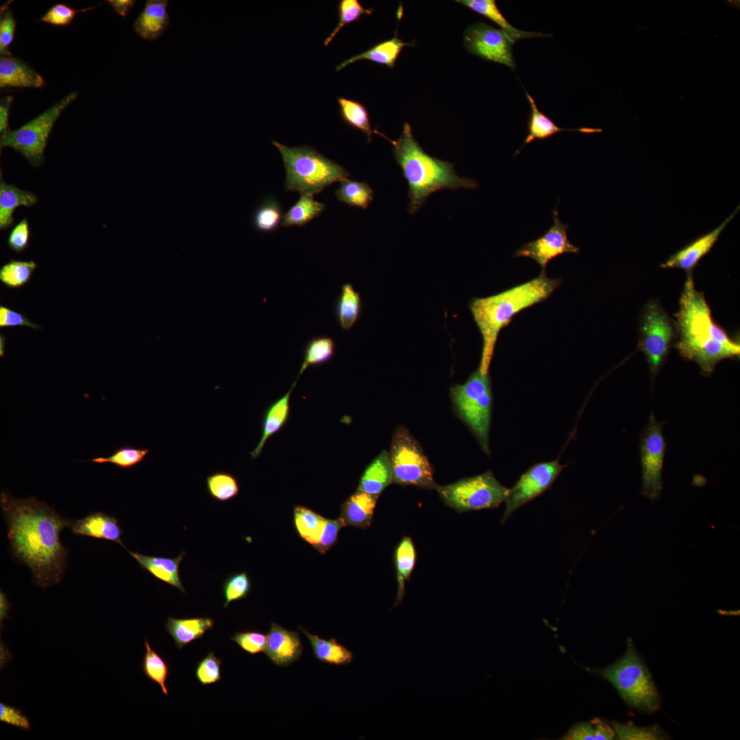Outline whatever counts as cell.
I'll return each mask as SVG.
<instances>
[{"label": "cell", "mask_w": 740, "mask_h": 740, "mask_svg": "<svg viewBox=\"0 0 740 740\" xmlns=\"http://www.w3.org/2000/svg\"><path fill=\"white\" fill-rule=\"evenodd\" d=\"M0 504L11 549L29 567L35 584L45 588L60 582L68 552L60 534L73 522L34 497L17 499L2 491Z\"/></svg>", "instance_id": "6da1fadb"}, {"label": "cell", "mask_w": 740, "mask_h": 740, "mask_svg": "<svg viewBox=\"0 0 740 740\" xmlns=\"http://www.w3.org/2000/svg\"><path fill=\"white\" fill-rule=\"evenodd\" d=\"M675 314L676 349L689 361L696 362L703 375L709 376L721 360L740 355V344L712 319L704 293L696 290L692 273L687 275Z\"/></svg>", "instance_id": "7a4b0ae2"}, {"label": "cell", "mask_w": 740, "mask_h": 740, "mask_svg": "<svg viewBox=\"0 0 740 740\" xmlns=\"http://www.w3.org/2000/svg\"><path fill=\"white\" fill-rule=\"evenodd\" d=\"M560 278H547L541 273L536 278L485 297L473 298L469 308L482 338L481 359L478 369L489 374L498 335L513 317L547 299L560 286Z\"/></svg>", "instance_id": "3957f363"}, {"label": "cell", "mask_w": 740, "mask_h": 740, "mask_svg": "<svg viewBox=\"0 0 740 740\" xmlns=\"http://www.w3.org/2000/svg\"><path fill=\"white\" fill-rule=\"evenodd\" d=\"M374 133L388 140L393 146V156L402 170L403 176L408 185L410 214L417 212L427 199L434 193L443 190H458L460 188L476 190V180L460 177L454 164L427 153L412 135L408 123H405L401 136L395 140H391L377 130Z\"/></svg>", "instance_id": "277c9868"}, {"label": "cell", "mask_w": 740, "mask_h": 740, "mask_svg": "<svg viewBox=\"0 0 740 740\" xmlns=\"http://www.w3.org/2000/svg\"><path fill=\"white\" fill-rule=\"evenodd\" d=\"M286 169L285 189L313 196L349 176L345 169L309 146L291 147L273 140Z\"/></svg>", "instance_id": "5b68a950"}, {"label": "cell", "mask_w": 740, "mask_h": 740, "mask_svg": "<svg viewBox=\"0 0 740 740\" xmlns=\"http://www.w3.org/2000/svg\"><path fill=\"white\" fill-rule=\"evenodd\" d=\"M627 643L626 652L621 658L596 672L613 684L628 706L654 713L661 708L659 694L648 669L630 639Z\"/></svg>", "instance_id": "8992f818"}, {"label": "cell", "mask_w": 740, "mask_h": 740, "mask_svg": "<svg viewBox=\"0 0 740 740\" xmlns=\"http://www.w3.org/2000/svg\"><path fill=\"white\" fill-rule=\"evenodd\" d=\"M450 395L460 418L475 435L482 449L489 454L492 406L489 374H482L477 369L464 384L452 387Z\"/></svg>", "instance_id": "52a82bcc"}, {"label": "cell", "mask_w": 740, "mask_h": 740, "mask_svg": "<svg viewBox=\"0 0 740 740\" xmlns=\"http://www.w3.org/2000/svg\"><path fill=\"white\" fill-rule=\"evenodd\" d=\"M77 95V92H71L18 129L1 134V149L11 147L26 158L33 167L40 166L45 161L44 151L54 123Z\"/></svg>", "instance_id": "ba28073f"}, {"label": "cell", "mask_w": 740, "mask_h": 740, "mask_svg": "<svg viewBox=\"0 0 740 740\" xmlns=\"http://www.w3.org/2000/svg\"><path fill=\"white\" fill-rule=\"evenodd\" d=\"M393 482L436 489L433 471L420 445L406 428L397 427L393 434L389 453Z\"/></svg>", "instance_id": "9c48e42d"}, {"label": "cell", "mask_w": 740, "mask_h": 740, "mask_svg": "<svg viewBox=\"0 0 740 740\" xmlns=\"http://www.w3.org/2000/svg\"><path fill=\"white\" fill-rule=\"evenodd\" d=\"M436 490L445 504L460 513L496 508L505 502L509 491L490 471L438 486Z\"/></svg>", "instance_id": "30bf717a"}, {"label": "cell", "mask_w": 740, "mask_h": 740, "mask_svg": "<svg viewBox=\"0 0 740 740\" xmlns=\"http://www.w3.org/2000/svg\"><path fill=\"white\" fill-rule=\"evenodd\" d=\"M676 336V323L658 301H650L641 319L638 349L644 354L652 379L664 363Z\"/></svg>", "instance_id": "8fae6325"}, {"label": "cell", "mask_w": 740, "mask_h": 740, "mask_svg": "<svg viewBox=\"0 0 740 740\" xmlns=\"http://www.w3.org/2000/svg\"><path fill=\"white\" fill-rule=\"evenodd\" d=\"M663 424L656 419L652 412L641 436L642 493L652 499L656 498L662 489V470L667 446L663 432Z\"/></svg>", "instance_id": "7c38bea8"}, {"label": "cell", "mask_w": 740, "mask_h": 740, "mask_svg": "<svg viewBox=\"0 0 740 740\" xmlns=\"http://www.w3.org/2000/svg\"><path fill=\"white\" fill-rule=\"evenodd\" d=\"M565 467L558 460H554L536 463L523 473L509 489L502 523L519 508L549 489Z\"/></svg>", "instance_id": "4fadbf2b"}, {"label": "cell", "mask_w": 740, "mask_h": 740, "mask_svg": "<svg viewBox=\"0 0 740 740\" xmlns=\"http://www.w3.org/2000/svg\"><path fill=\"white\" fill-rule=\"evenodd\" d=\"M516 41L504 30L482 22L469 26L464 34V44L473 55L486 60L503 64L514 69L513 46Z\"/></svg>", "instance_id": "5bb4252c"}, {"label": "cell", "mask_w": 740, "mask_h": 740, "mask_svg": "<svg viewBox=\"0 0 740 740\" xmlns=\"http://www.w3.org/2000/svg\"><path fill=\"white\" fill-rule=\"evenodd\" d=\"M553 225L541 237L520 247L515 253V257H527L533 259L545 273L547 265L558 256L571 253L578 254L580 249L572 244L567 238V224L560 221L557 209L552 210Z\"/></svg>", "instance_id": "9a60e30c"}, {"label": "cell", "mask_w": 740, "mask_h": 740, "mask_svg": "<svg viewBox=\"0 0 740 740\" xmlns=\"http://www.w3.org/2000/svg\"><path fill=\"white\" fill-rule=\"evenodd\" d=\"M267 635L264 653L275 665L286 667L301 657L302 645L297 632L272 622Z\"/></svg>", "instance_id": "2e32d148"}, {"label": "cell", "mask_w": 740, "mask_h": 740, "mask_svg": "<svg viewBox=\"0 0 740 740\" xmlns=\"http://www.w3.org/2000/svg\"><path fill=\"white\" fill-rule=\"evenodd\" d=\"M738 209L713 231L697 238L687 247L671 255L664 263L661 264V267L678 268L686 271L687 273H691L701 258L711 251L724 227L737 213Z\"/></svg>", "instance_id": "e0dca14e"}, {"label": "cell", "mask_w": 740, "mask_h": 740, "mask_svg": "<svg viewBox=\"0 0 740 740\" xmlns=\"http://www.w3.org/2000/svg\"><path fill=\"white\" fill-rule=\"evenodd\" d=\"M169 1L147 0L143 11L134 23V29L143 39L153 41L169 27Z\"/></svg>", "instance_id": "ac0fdd59"}, {"label": "cell", "mask_w": 740, "mask_h": 740, "mask_svg": "<svg viewBox=\"0 0 740 740\" xmlns=\"http://www.w3.org/2000/svg\"><path fill=\"white\" fill-rule=\"evenodd\" d=\"M71 528L75 534L114 541L125 547L121 539L123 530L117 520L104 513H92L75 521Z\"/></svg>", "instance_id": "d6986e66"}, {"label": "cell", "mask_w": 740, "mask_h": 740, "mask_svg": "<svg viewBox=\"0 0 740 740\" xmlns=\"http://www.w3.org/2000/svg\"><path fill=\"white\" fill-rule=\"evenodd\" d=\"M128 552L141 567L155 578L180 589L182 593H186L180 576V565L185 556V552H182L175 558L148 556L130 551Z\"/></svg>", "instance_id": "ffe728a7"}, {"label": "cell", "mask_w": 740, "mask_h": 740, "mask_svg": "<svg viewBox=\"0 0 740 740\" xmlns=\"http://www.w3.org/2000/svg\"><path fill=\"white\" fill-rule=\"evenodd\" d=\"M43 77L21 60L12 57L0 58L1 88H41Z\"/></svg>", "instance_id": "44dd1931"}, {"label": "cell", "mask_w": 740, "mask_h": 740, "mask_svg": "<svg viewBox=\"0 0 740 740\" xmlns=\"http://www.w3.org/2000/svg\"><path fill=\"white\" fill-rule=\"evenodd\" d=\"M297 380L284 396L272 402L266 409L262 418V436L250 453L251 458L260 456L267 440L279 432L287 421L290 413V397Z\"/></svg>", "instance_id": "7402d4cb"}, {"label": "cell", "mask_w": 740, "mask_h": 740, "mask_svg": "<svg viewBox=\"0 0 740 740\" xmlns=\"http://www.w3.org/2000/svg\"><path fill=\"white\" fill-rule=\"evenodd\" d=\"M378 498L358 490L343 503L339 517L345 526L367 528L372 521Z\"/></svg>", "instance_id": "603a6c76"}, {"label": "cell", "mask_w": 740, "mask_h": 740, "mask_svg": "<svg viewBox=\"0 0 740 740\" xmlns=\"http://www.w3.org/2000/svg\"><path fill=\"white\" fill-rule=\"evenodd\" d=\"M526 94L530 106L531 113L527 125L528 134L525 138L523 146L535 140H543L547 139L563 131L580 132L585 134L602 132L601 128L580 127L567 129L560 127L550 117L539 110L534 100L527 92Z\"/></svg>", "instance_id": "cb8c5ba5"}, {"label": "cell", "mask_w": 740, "mask_h": 740, "mask_svg": "<svg viewBox=\"0 0 740 740\" xmlns=\"http://www.w3.org/2000/svg\"><path fill=\"white\" fill-rule=\"evenodd\" d=\"M214 619L210 617L175 618L169 617L165 624L175 646L181 650L192 641L201 639L212 628Z\"/></svg>", "instance_id": "d4e9b609"}, {"label": "cell", "mask_w": 740, "mask_h": 740, "mask_svg": "<svg viewBox=\"0 0 740 740\" xmlns=\"http://www.w3.org/2000/svg\"><path fill=\"white\" fill-rule=\"evenodd\" d=\"M38 202V197L32 192L21 190L14 184L0 180V229L7 230L14 224L13 214L21 206L31 207Z\"/></svg>", "instance_id": "484cf974"}, {"label": "cell", "mask_w": 740, "mask_h": 740, "mask_svg": "<svg viewBox=\"0 0 740 740\" xmlns=\"http://www.w3.org/2000/svg\"><path fill=\"white\" fill-rule=\"evenodd\" d=\"M392 482L393 473L389 454L386 450H382L365 470L358 490L378 496Z\"/></svg>", "instance_id": "4316f807"}, {"label": "cell", "mask_w": 740, "mask_h": 740, "mask_svg": "<svg viewBox=\"0 0 740 740\" xmlns=\"http://www.w3.org/2000/svg\"><path fill=\"white\" fill-rule=\"evenodd\" d=\"M408 45L410 46V44L404 42L395 35L389 40L382 41L369 49L345 60L336 66V71L338 72L347 65L362 60H368L393 69L402 50Z\"/></svg>", "instance_id": "83f0119b"}, {"label": "cell", "mask_w": 740, "mask_h": 740, "mask_svg": "<svg viewBox=\"0 0 740 740\" xmlns=\"http://www.w3.org/2000/svg\"><path fill=\"white\" fill-rule=\"evenodd\" d=\"M362 308L360 293L351 284H343L334 304V314L340 327L349 330L359 319Z\"/></svg>", "instance_id": "f1b7e54d"}, {"label": "cell", "mask_w": 740, "mask_h": 740, "mask_svg": "<svg viewBox=\"0 0 740 740\" xmlns=\"http://www.w3.org/2000/svg\"><path fill=\"white\" fill-rule=\"evenodd\" d=\"M456 2L489 18L498 25L502 30L508 34L515 41L523 38L546 36L541 33L526 32L514 27L501 13L495 0H457Z\"/></svg>", "instance_id": "f546056e"}, {"label": "cell", "mask_w": 740, "mask_h": 740, "mask_svg": "<svg viewBox=\"0 0 740 740\" xmlns=\"http://www.w3.org/2000/svg\"><path fill=\"white\" fill-rule=\"evenodd\" d=\"M299 630L308 638L315 658L323 663L332 665H347L353 660V654L341 645L334 638L326 640L312 634L302 627Z\"/></svg>", "instance_id": "4dcf8cb0"}, {"label": "cell", "mask_w": 740, "mask_h": 740, "mask_svg": "<svg viewBox=\"0 0 740 740\" xmlns=\"http://www.w3.org/2000/svg\"><path fill=\"white\" fill-rule=\"evenodd\" d=\"M417 554L411 538L405 536L397 545L394 555L398 583L395 606L400 604L405 595L406 582L410 578L416 563Z\"/></svg>", "instance_id": "1f68e13d"}, {"label": "cell", "mask_w": 740, "mask_h": 740, "mask_svg": "<svg viewBox=\"0 0 740 740\" xmlns=\"http://www.w3.org/2000/svg\"><path fill=\"white\" fill-rule=\"evenodd\" d=\"M336 352L335 342L330 336H317L310 338L304 348V359L297 379L310 366L325 365L332 360Z\"/></svg>", "instance_id": "d6a6232c"}, {"label": "cell", "mask_w": 740, "mask_h": 740, "mask_svg": "<svg viewBox=\"0 0 740 740\" xmlns=\"http://www.w3.org/2000/svg\"><path fill=\"white\" fill-rule=\"evenodd\" d=\"M325 208V205L314 199L313 196L301 195L296 204L283 214L282 226H304L319 217Z\"/></svg>", "instance_id": "836d02e7"}, {"label": "cell", "mask_w": 740, "mask_h": 740, "mask_svg": "<svg viewBox=\"0 0 740 740\" xmlns=\"http://www.w3.org/2000/svg\"><path fill=\"white\" fill-rule=\"evenodd\" d=\"M282 219L280 204L274 197L266 196L253 212L251 223L257 231L269 233L278 229Z\"/></svg>", "instance_id": "e575fe53"}, {"label": "cell", "mask_w": 740, "mask_h": 740, "mask_svg": "<svg viewBox=\"0 0 740 740\" xmlns=\"http://www.w3.org/2000/svg\"><path fill=\"white\" fill-rule=\"evenodd\" d=\"M340 116L349 126L365 134L368 143L371 142L374 130H372L368 111L360 102L341 97L337 99Z\"/></svg>", "instance_id": "d590c367"}, {"label": "cell", "mask_w": 740, "mask_h": 740, "mask_svg": "<svg viewBox=\"0 0 740 740\" xmlns=\"http://www.w3.org/2000/svg\"><path fill=\"white\" fill-rule=\"evenodd\" d=\"M294 521L299 536L314 547L320 538L325 518L308 508L297 506L294 508Z\"/></svg>", "instance_id": "8d00e7d4"}, {"label": "cell", "mask_w": 740, "mask_h": 740, "mask_svg": "<svg viewBox=\"0 0 740 740\" xmlns=\"http://www.w3.org/2000/svg\"><path fill=\"white\" fill-rule=\"evenodd\" d=\"M145 652L142 661V669L145 676L151 681L158 683L162 693L169 695L166 682L169 675V665L163 656L150 646L147 639L145 640Z\"/></svg>", "instance_id": "74e56055"}, {"label": "cell", "mask_w": 740, "mask_h": 740, "mask_svg": "<svg viewBox=\"0 0 740 740\" xmlns=\"http://www.w3.org/2000/svg\"><path fill=\"white\" fill-rule=\"evenodd\" d=\"M206 488L210 496L214 500L224 502L234 498L239 493V484L236 478L225 471H218L206 477Z\"/></svg>", "instance_id": "f35d334b"}, {"label": "cell", "mask_w": 740, "mask_h": 740, "mask_svg": "<svg viewBox=\"0 0 740 740\" xmlns=\"http://www.w3.org/2000/svg\"><path fill=\"white\" fill-rule=\"evenodd\" d=\"M340 183V187L335 191L338 201L363 209H366L373 201V192L368 184L348 178L341 180Z\"/></svg>", "instance_id": "ab89813d"}, {"label": "cell", "mask_w": 740, "mask_h": 740, "mask_svg": "<svg viewBox=\"0 0 740 740\" xmlns=\"http://www.w3.org/2000/svg\"><path fill=\"white\" fill-rule=\"evenodd\" d=\"M37 267L34 260H10L0 269V281L8 288H18L31 280Z\"/></svg>", "instance_id": "60d3db41"}, {"label": "cell", "mask_w": 740, "mask_h": 740, "mask_svg": "<svg viewBox=\"0 0 740 740\" xmlns=\"http://www.w3.org/2000/svg\"><path fill=\"white\" fill-rule=\"evenodd\" d=\"M149 452V449L123 446L114 450L108 457L99 456L86 461L96 463H111L121 469H131L143 462Z\"/></svg>", "instance_id": "b9f144b4"}, {"label": "cell", "mask_w": 740, "mask_h": 740, "mask_svg": "<svg viewBox=\"0 0 740 740\" xmlns=\"http://www.w3.org/2000/svg\"><path fill=\"white\" fill-rule=\"evenodd\" d=\"M613 728L621 740H659L668 739L667 735L658 725L647 727L635 726L632 722L611 723Z\"/></svg>", "instance_id": "7bdbcfd3"}, {"label": "cell", "mask_w": 740, "mask_h": 740, "mask_svg": "<svg viewBox=\"0 0 740 740\" xmlns=\"http://www.w3.org/2000/svg\"><path fill=\"white\" fill-rule=\"evenodd\" d=\"M337 12L338 22L336 27L325 39L323 45L325 47L330 43L341 28L347 24L358 21L364 14L371 15L373 12V9L371 8L365 9L358 0H341L337 5Z\"/></svg>", "instance_id": "ee69618b"}, {"label": "cell", "mask_w": 740, "mask_h": 740, "mask_svg": "<svg viewBox=\"0 0 740 740\" xmlns=\"http://www.w3.org/2000/svg\"><path fill=\"white\" fill-rule=\"evenodd\" d=\"M251 588V580L245 571L228 576L223 582L222 591L225 597L223 607L234 601L246 598Z\"/></svg>", "instance_id": "f6af8a7d"}, {"label": "cell", "mask_w": 740, "mask_h": 740, "mask_svg": "<svg viewBox=\"0 0 740 740\" xmlns=\"http://www.w3.org/2000/svg\"><path fill=\"white\" fill-rule=\"evenodd\" d=\"M16 21L8 3L0 10V54L2 57H12L10 46L14 38Z\"/></svg>", "instance_id": "bcb514c9"}, {"label": "cell", "mask_w": 740, "mask_h": 740, "mask_svg": "<svg viewBox=\"0 0 740 740\" xmlns=\"http://www.w3.org/2000/svg\"><path fill=\"white\" fill-rule=\"evenodd\" d=\"M221 659L217 657L213 652H210L197 665L195 677L203 685L216 683L221 680Z\"/></svg>", "instance_id": "7dc6e473"}, {"label": "cell", "mask_w": 740, "mask_h": 740, "mask_svg": "<svg viewBox=\"0 0 740 740\" xmlns=\"http://www.w3.org/2000/svg\"><path fill=\"white\" fill-rule=\"evenodd\" d=\"M245 652L255 654L264 652L267 635L258 631L237 632L230 638Z\"/></svg>", "instance_id": "c3c4849f"}, {"label": "cell", "mask_w": 740, "mask_h": 740, "mask_svg": "<svg viewBox=\"0 0 740 740\" xmlns=\"http://www.w3.org/2000/svg\"><path fill=\"white\" fill-rule=\"evenodd\" d=\"M95 7L75 10L64 3H57L52 6L40 18L42 22L56 26L69 25L79 12H87Z\"/></svg>", "instance_id": "681fc988"}, {"label": "cell", "mask_w": 740, "mask_h": 740, "mask_svg": "<svg viewBox=\"0 0 740 740\" xmlns=\"http://www.w3.org/2000/svg\"><path fill=\"white\" fill-rule=\"evenodd\" d=\"M31 231L27 218L23 219L13 227L8 238V247L16 252L24 251L29 246Z\"/></svg>", "instance_id": "f907efd6"}, {"label": "cell", "mask_w": 740, "mask_h": 740, "mask_svg": "<svg viewBox=\"0 0 740 740\" xmlns=\"http://www.w3.org/2000/svg\"><path fill=\"white\" fill-rule=\"evenodd\" d=\"M343 526L345 524L340 517L334 520L325 519L320 538L314 547L322 554L326 552L335 545L339 531Z\"/></svg>", "instance_id": "816d5d0a"}, {"label": "cell", "mask_w": 740, "mask_h": 740, "mask_svg": "<svg viewBox=\"0 0 740 740\" xmlns=\"http://www.w3.org/2000/svg\"><path fill=\"white\" fill-rule=\"evenodd\" d=\"M27 326L36 330L41 328L27 319L24 314L12 310L5 306H0V328Z\"/></svg>", "instance_id": "f5cc1de1"}, {"label": "cell", "mask_w": 740, "mask_h": 740, "mask_svg": "<svg viewBox=\"0 0 740 740\" xmlns=\"http://www.w3.org/2000/svg\"><path fill=\"white\" fill-rule=\"evenodd\" d=\"M0 720L25 730L31 729L28 719L20 709L2 702L0 703Z\"/></svg>", "instance_id": "db71d44e"}, {"label": "cell", "mask_w": 740, "mask_h": 740, "mask_svg": "<svg viewBox=\"0 0 740 740\" xmlns=\"http://www.w3.org/2000/svg\"><path fill=\"white\" fill-rule=\"evenodd\" d=\"M566 740H591L594 739L593 728L591 724L580 722L573 726L562 738Z\"/></svg>", "instance_id": "11a10c76"}, {"label": "cell", "mask_w": 740, "mask_h": 740, "mask_svg": "<svg viewBox=\"0 0 740 740\" xmlns=\"http://www.w3.org/2000/svg\"><path fill=\"white\" fill-rule=\"evenodd\" d=\"M593 728L594 739L596 740H609L615 737V730L606 722L600 718H594L591 720Z\"/></svg>", "instance_id": "9f6ffc18"}, {"label": "cell", "mask_w": 740, "mask_h": 740, "mask_svg": "<svg viewBox=\"0 0 740 740\" xmlns=\"http://www.w3.org/2000/svg\"><path fill=\"white\" fill-rule=\"evenodd\" d=\"M14 98L12 96H5L1 98L0 101V132L4 133L10 130L9 127V116L11 105Z\"/></svg>", "instance_id": "6f0895ef"}, {"label": "cell", "mask_w": 740, "mask_h": 740, "mask_svg": "<svg viewBox=\"0 0 740 740\" xmlns=\"http://www.w3.org/2000/svg\"><path fill=\"white\" fill-rule=\"evenodd\" d=\"M107 2L111 5L119 15L125 18L134 5V0H108Z\"/></svg>", "instance_id": "680465c9"}, {"label": "cell", "mask_w": 740, "mask_h": 740, "mask_svg": "<svg viewBox=\"0 0 740 740\" xmlns=\"http://www.w3.org/2000/svg\"><path fill=\"white\" fill-rule=\"evenodd\" d=\"M8 611V602L5 594L1 592V619H3Z\"/></svg>", "instance_id": "91938a15"}]
</instances>
